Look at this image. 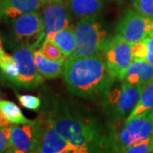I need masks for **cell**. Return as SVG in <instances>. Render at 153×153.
Wrapping results in <instances>:
<instances>
[{
    "instance_id": "cell-21",
    "label": "cell",
    "mask_w": 153,
    "mask_h": 153,
    "mask_svg": "<svg viewBox=\"0 0 153 153\" xmlns=\"http://www.w3.org/2000/svg\"><path fill=\"white\" fill-rule=\"evenodd\" d=\"M0 70L6 79L12 83L15 82L18 76V67L13 56L5 54L3 59L0 60Z\"/></svg>"
},
{
    "instance_id": "cell-8",
    "label": "cell",
    "mask_w": 153,
    "mask_h": 153,
    "mask_svg": "<svg viewBox=\"0 0 153 153\" xmlns=\"http://www.w3.org/2000/svg\"><path fill=\"white\" fill-rule=\"evenodd\" d=\"M33 49L27 45H22L14 52L13 58L18 67V76L13 83L18 87L33 88L44 82V77L38 71L34 61Z\"/></svg>"
},
{
    "instance_id": "cell-25",
    "label": "cell",
    "mask_w": 153,
    "mask_h": 153,
    "mask_svg": "<svg viewBox=\"0 0 153 153\" xmlns=\"http://www.w3.org/2000/svg\"><path fill=\"white\" fill-rule=\"evenodd\" d=\"M132 4L140 14L153 17V0H133Z\"/></svg>"
},
{
    "instance_id": "cell-1",
    "label": "cell",
    "mask_w": 153,
    "mask_h": 153,
    "mask_svg": "<svg viewBox=\"0 0 153 153\" xmlns=\"http://www.w3.org/2000/svg\"><path fill=\"white\" fill-rule=\"evenodd\" d=\"M63 78L71 94L92 100L105 98L116 80L100 54L83 58L67 57Z\"/></svg>"
},
{
    "instance_id": "cell-33",
    "label": "cell",
    "mask_w": 153,
    "mask_h": 153,
    "mask_svg": "<svg viewBox=\"0 0 153 153\" xmlns=\"http://www.w3.org/2000/svg\"><path fill=\"white\" fill-rule=\"evenodd\" d=\"M0 95H1V93H0Z\"/></svg>"
},
{
    "instance_id": "cell-5",
    "label": "cell",
    "mask_w": 153,
    "mask_h": 153,
    "mask_svg": "<svg viewBox=\"0 0 153 153\" xmlns=\"http://www.w3.org/2000/svg\"><path fill=\"white\" fill-rule=\"evenodd\" d=\"M102 53L111 74L116 80L122 81L128 67L133 61L131 44L116 34L105 40Z\"/></svg>"
},
{
    "instance_id": "cell-28",
    "label": "cell",
    "mask_w": 153,
    "mask_h": 153,
    "mask_svg": "<svg viewBox=\"0 0 153 153\" xmlns=\"http://www.w3.org/2000/svg\"><path fill=\"white\" fill-rule=\"evenodd\" d=\"M5 52L4 50V47H3V43H2V39L0 37V60L3 59V57L5 55Z\"/></svg>"
},
{
    "instance_id": "cell-4",
    "label": "cell",
    "mask_w": 153,
    "mask_h": 153,
    "mask_svg": "<svg viewBox=\"0 0 153 153\" xmlns=\"http://www.w3.org/2000/svg\"><path fill=\"white\" fill-rule=\"evenodd\" d=\"M153 133V122L149 115L125 121L120 131L110 136V148L123 152L126 148L150 136Z\"/></svg>"
},
{
    "instance_id": "cell-24",
    "label": "cell",
    "mask_w": 153,
    "mask_h": 153,
    "mask_svg": "<svg viewBox=\"0 0 153 153\" xmlns=\"http://www.w3.org/2000/svg\"><path fill=\"white\" fill-rule=\"evenodd\" d=\"M17 99L23 107L32 111H37L41 105L40 99L32 94H18Z\"/></svg>"
},
{
    "instance_id": "cell-31",
    "label": "cell",
    "mask_w": 153,
    "mask_h": 153,
    "mask_svg": "<svg viewBox=\"0 0 153 153\" xmlns=\"http://www.w3.org/2000/svg\"><path fill=\"white\" fill-rule=\"evenodd\" d=\"M43 2H44V4H45V3H47V2H49V1H50V0H42Z\"/></svg>"
},
{
    "instance_id": "cell-16",
    "label": "cell",
    "mask_w": 153,
    "mask_h": 153,
    "mask_svg": "<svg viewBox=\"0 0 153 153\" xmlns=\"http://www.w3.org/2000/svg\"><path fill=\"white\" fill-rule=\"evenodd\" d=\"M33 56L38 71L45 78L53 79L63 73L65 64L64 62L49 60L46 58L39 50L34 51Z\"/></svg>"
},
{
    "instance_id": "cell-19",
    "label": "cell",
    "mask_w": 153,
    "mask_h": 153,
    "mask_svg": "<svg viewBox=\"0 0 153 153\" xmlns=\"http://www.w3.org/2000/svg\"><path fill=\"white\" fill-rule=\"evenodd\" d=\"M0 107L6 118L10 122L11 124H27L35 122V120H30L27 118L23 115L20 107L10 100L0 99Z\"/></svg>"
},
{
    "instance_id": "cell-27",
    "label": "cell",
    "mask_w": 153,
    "mask_h": 153,
    "mask_svg": "<svg viewBox=\"0 0 153 153\" xmlns=\"http://www.w3.org/2000/svg\"><path fill=\"white\" fill-rule=\"evenodd\" d=\"M11 125V123L6 118L0 107V127H9Z\"/></svg>"
},
{
    "instance_id": "cell-23",
    "label": "cell",
    "mask_w": 153,
    "mask_h": 153,
    "mask_svg": "<svg viewBox=\"0 0 153 153\" xmlns=\"http://www.w3.org/2000/svg\"><path fill=\"white\" fill-rule=\"evenodd\" d=\"M131 53L133 60L146 61L147 55V43L146 38L142 41L131 44Z\"/></svg>"
},
{
    "instance_id": "cell-14",
    "label": "cell",
    "mask_w": 153,
    "mask_h": 153,
    "mask_svg": "<svg viewBox=\"0 0 153 153\" xmlns=\"http://www.w3.org/2000/svg\"><path fill=\"white\" fill-rule=\"evenodd\" d=\"M153 79V66L146 61L133 60L128 67L122 81L144 86Z\"/></svg>"
},
{
    "instance_id": "cell-20",
    "label": "cell",
    "mask_w": 153,
    "mask_h": 153,
    "mask_svg": "<svg viewBox=\"0 0 153 153\" xmlns=\"http://www.w3.org/2000/svg\"><path fill=\"white\" fill-rule=\"evenodd\" d=\"M39 51L46 58H48L51 60L60 61V62L65 63L66 60V57L62 53L60 47L55 44L54 41H52L49 38H44V42H43V44L39 49Z\"/></svg>"
},
{
    "instance_id": "cell-2",
    "label": "cell",
    "mask_w": 153,
    "mask_h": 153,
    "mask_svg": "<svg viewBox=\"0 0 153 153\" xmlns=\"http://www.w3.org/2000/svg\"><path fill=\"white\" fill-rule=\"evenodd\" d=\"M46 121L69 141L76 153L110 149V136L103 135L94 122L88 117L66 108H59L53 111Z\"/></svg>"
},
{
    "instance_id": "cell-26",
    "label": "cell",
    "mask_w": 153,
    "mask_h": 153,
    "mask_svg": "<svg viewBox=\"0 0 153 153\" xmlns=\"http://www.w3.org/2000/svg\"><path fill=\"white\" fill-rule=\"evenodd\" d=\"M147 43V55L146 61L153 66V34L146 38Z\"/></svg>"
},
{
    "instance_id": "cell-30",
    "label": "cell",
    "mask_w": 153,
    "mask_h": 153,
    "mask_svg": "<svg viewBox=\"0 0 153 153\" xmlns=\"http://www.w3.org/2000/svg\"><path fill=\"white\" fill-rule=\"evenodd\" d=\"M148 115H149V117H151V119H152L153 122V109L152 110V111H151V112H150V113H149Z\"/></svg>"
},
{
    "instance_id": "cell-10",
    "label": "cell",
    "mask_w": 153,
    "mask_h": 153,
    "mask_svg": "<svg viewBox=\"0 0 153 153\" xmlns=\"http://www.w3.org/2000/svg\"><path fill=\"white\" fill-rule=\"evenodd\" d=\"M42 17L45 38H50L60 30L70 27L71 18L67 0H50L45 3Z\"/></svg>"
},
{
    "instance_id": "cell-12",
    "label": "cell",
    "mask_w": 153,
    "mask_h": 153,
    "mask_svg": "<svg viewBox=\"0 0 153 153\" xmlns=\"http://www.w3.org/2000/svg\"><path fill=\"white\" fill-rule=\"evenodd\" d=\"M35 152L76 153V152L69 141L45 120L40 122L38 145Z\"/></svg>"
},
{
    "instance_id": "cell-13",
    "label": "cell",
    "mask_w": 153,
    "mask_h": 153,
    "mask_svg": "<svg viewBox=\"0 0 153 153\" xmlns=\"http://www.w3.org/2000/svg\"><path fill=\"white\" fill-rule=\"evenodd\" d=\"M44 4L42 0H0V18L15 19L37 10Z\"/></svg>"
},
{
    "instance_id": "cell-6",
    "label": "cell",
    "mask_w": 153,
    "mask_h": 153,
    "mask_svg": "<svg viewBox=\"0 0 153 153\" xmlns=\"http://www.w3.org/2000/svg\"><path fill=\"white\" fill-rule=\"evenodd\" d=\"M117 34L131 44L142 41L153 34V17L128 9L117 26Z\"/></svg>"
},
{
    "instance_id": "cell-11",
    "label": "cell",
    "mask_w": 153,
    "mask_h": 153,
    "mask_svg": "<svg viewBox=\"0 0 153 153\" xmlns=\"http://www.w3.org/2000/svg\"><path fill=\"white\" fill-rule=\"evenodd\" d=\"M41 120L33 123L10 126V152H35L38 140Z\"/></svg>"
},
{
    "instance_id": "cell-3",
    "label": "cell",
    "mask_w": 153,
    "mask_h": 153,
    "mask_svg": "<svg viewBox=\"0 0 153 153\" xmlns=\"http://www.w3.org/2000/svg\"><path fill=\"white\" fill-rule=\"evenodd\" d=\"M75 49L70 58H83L102 52L106 31L95 16L84 17L74 28Z\"/></svg>"
},
{
    "instance_id": "cell-18",
    "label": "cell",
    "mask_w": 153,
    "mask_h": 153,
    "mask_svg": "<svg viewBox=\"0 0 153 153\" xmlns=\"http://www.w3.org/2000/svg\"><path fill=\"white\" fill-rule=\"evenodd\" d=\"M54 41L57 44L62 53L66 58L72 54L75 49V36H74V29L70 27L65 28L55 33L50 38H47Z\"/></svg>"
},
{
    "instance_id": "cell-29",
    "label": "cell",
    "mask_w": 153,
    "mask_h": 153,
    "mask_svg": "<svg viewBox=\"0 0 153 153\" xmlns=\"http://www.w3.org/2000/svg\"><path fill=\"white\" fill-rule=\"evenodd\" d=\"M0 152H7V149L1 141H0Z\"/></svg>"
},
{
    "instance_id": "cell-32",
    "label": "cell",
    "mask_w": 153,
    "mask_h": 153,
    "mask_svg": "<svg viewBox=\"0 0 153 153\" xmlns=\"http://www.w3.org/2000/svg\"><path fill=\"white\" fill-rule=\"evenodd\" d=\"M116 1H117V2H123V0H116Z\"/></svg>"
},
{
    "instance_id": "cell-15",
    "label": "cell",
    "mask_w": 153,
    "mask_h": 153,
    "mask_svg": "<svg viewBox=\"0 0 153 153\" xmlns=\"http://www.w3.org/2000/svg\"><path fill=\"white\" fill-rule=\"evenodd\" d=\"M69 10L75 16H96L103 8L102 0H67Z\"/></svg>"
},
{
    "instance_id": "cell-22",
    "label": "cell",
    "mask_w": 153,
    "mask_h": 153,
    "mask_svg": "<svg viewBox=\"0 0 153 153\" xmlns=\"http://www.w3.org/2000/svg\"><path fill=\"white\" fill-rule=\"evenodd\" d=\"M123 152L127 153H149L153 152V133L142 140L127 147Z\"/></svg>"
},
{
    "instance_id": "cell-7",
    "label": "cell",
    "mask_w": 153,
    "mask_h": 153,
    "mask_svg": "<svg viewBox=\"0 0 153 153\" xmlns=\"http://www.w3.org/2000/svg\"><path fill=\"white\" fill-rule=\"evenodd\" d=\"M13 30L17 41L33 49L38 47L45 38L43 17L37 10L15 18Z\"/></svg>"
},
{
    "instance_id": "cell-9",
    "label": "cell",
    "mask_w": 153,
    "mask_h": 153,
    "mask_svg": "<svg viewBox=\"0 0 153 153\" xmlns=\"http://www.w3.org/2000/svg\"><path fill=\"white\" fill-rule=\"evenodd\" d=\"M142 87L122 81L118 88L110 90L105 98L108 100L112 116L116 120H122L130 114L140 99Z\"/></svg>"
},
{
    "instance_id": "cell-17",
    "label": "cell",
    "mask_w": 153,
    "mask_h": 153,
    "mask_svg": "<svg viewBox=\"0 0 153 153\" xmlns=\"http://www.w3.org/2000/svg\"><path fill=\"white\" fill-rule=\"evenodd\" d=\"M153 109V79L142 87L140 99L136 105L125 121H129L137 117L148 115Z\"/></svg>"
}]
</instances>
